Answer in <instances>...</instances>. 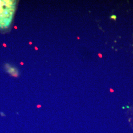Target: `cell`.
Segmentation results:
<instances>
[{
	"mask_svg": "<svg viewBox=\"0 0 133 133\" xmlns=\"http://www.w3.org/2000/svg\"><path fill=\"white\" fill-rule=\"evenodd\" d=\"M111 18H112V19H114V20H115L116 18V16H115V15H112L111 16Z\"/></svg>",
	"mask_w": 133,
	"mask_h": 133,
	"instance_id": "1",
	"label": "cell"
},
{
	"mask_svg": "<svg viewBox=\"0 0 133 133\" xmlns=\"http://www.w3.org/2000/svg\"><path fill=\"white\" fill-rule=\"evenodd\" d=\"M3 4V2H1V1H0V6H2L1 5H2Z\"/></svg>",
	"mask_w": 133,
	"mask_h": 133,
	"instance_id": "2",
	"label": "cell"
}]
</instances>
